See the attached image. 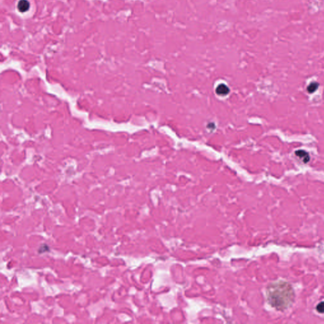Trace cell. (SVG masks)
Masks as SVG:
<instances>
[{
    "label": "cell",
    "instance_id": "8992f818",
    "mask_svg": "<svg viewBox=\"0 0 324 324\" xmlns=\"http://www.w3.org/2000/svg\"><path fill=\"white\" fill-rule=\"evenodd\" d=\"M49 251H50L49 246L46 244H43L39 247L38 252H39V253H45V252H47Z\"/></svg>",
    "mask_w": 324,
    "mask_h": 324
},
{
    "label": "cell",
    "instance_id": "277c9868",
    "mask_svg": "<svg viewBox=\"0 0 324 324\" xmlns=\"http://www.w3.org/2000/svg\"><path fill=\"white\" fill-rule=\"evenodd\" d=\"M229 88L225 84H222L218 85V87L216 89V93L218 95L220 96H225L229 93Z\"/></svg>",
    "mask_w": 324,
    "mask_h": 324
},
{
    "label": "cell",
    "instance_id": "7a4b0ae2",
    "mask_svg": "<svg viewBox=\"0 0 324 324\" xmlns=\"http://www.w3.org/2000/svg\"><path fill=\"white\" fill-rule=\"evenodd\" d=\"M295 155L299 158L302 159V160H303V162L305 163H308L310 160V154L305 150H303V149L297 150L295 152Z\"/></svg>",
    "mask_w": 324,
    "mask_h": 324
},
{
    "label": "cell",
    "instance_id": "52a82bcc",
    "mask_svg": "<svg viewBox=\"0 0 324 324\" xmlns=\"http://www.w3.org/2000/svg\"><path fill=\"white\" fill-rule=\"evenodd\" d=\"M317 310L320 313H324V301L321 302L317 306Z\"/></svg>",
    "mask_w": 324,
    "mask_h": 324
},
{
    "label": "cell",
    "instance_id": "5b68a950",
    "mask_svg": "<svg viewBox=\"0 0 324 324\" xmlns=\"http://www.w3.org/2000/svg\"><path fill=\"white\" fill-rule=\"evenodd\" d=\"M319 87V84L317 82H312L307 86V91L310 94H313L315 93Z\"/></svg>",
    "mask_w": 324,
    "mask_h": 324
},
{
    "label": "cell",
    "instance_id": "3957f363",
    "mask_svg": "<svg viewBox=\"0 0 324 324\" xmlns=\"http://www.w3.org/2000/svg\"><path fill=\"white\" fill-rule=\"evenodd\" d=\"M17 8L20 12L24 13L29 10L30 3L27 0H20L17 5Z\"/></svg>",
    "mask_w": 324,
    "mask_h": 324
},
{
    "label": "cell",
    "instance_id": "6da1fadb",
    "mask_svg": "<svg viewBox=\"0 0 324 324\" xmlns=\"http://www.w3.org/2000/svg\"><path fill=\"white\" fill-rule=\"evenodd\" d=\"M267 297L269 304L279 310H283L293 303L294 293L291 286L284 281L271 283L267 289Z\"/></svg>",
    "mask_w": 324,
    "mask_h": 324
}]
</instances>
